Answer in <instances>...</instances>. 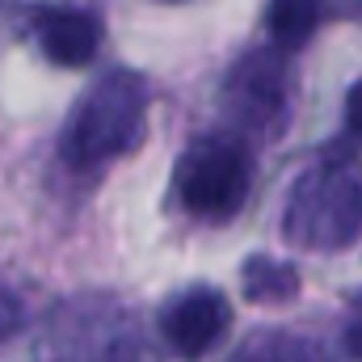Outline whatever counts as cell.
Returning a JSON list of instances; mask_svg holds the SVG:
<instances>
[{"instance_id": "6da1fadb", "label": "cell", "mask_w": 362, "mask_h": 362, "mask_svg": "<svg viewBox=\"0 0 362 362\" xmlns=\"http://www.w3.org/2000/svg\"><path fill=\"white\" fill-rule=\"evenodd\" d=\"M148 114V85L135 72H110L101 76L85 101L76 105L68 135H64V156L72 165H105L135 148Z\"/></svg>"}, {"instance_id": "7a4b0ae2", "label": "cell", "mask_w": 362, "mask_h": 362, "mask_svg": "<svg viewBox=\"0 0 362 362\" xmlns=\"http://www.w3.org/2000/svg\"><path fill=\"white\" fill-rule=\"evenodd\" d=\"M282 232L299 249H346L362 232V181L337 165L312 169L286 198Z\"/></svg>"}, {"instance_id": "3957f363", "label": "cell", "mask_w": 362, "mask_h": 362, "mask_svg": "<svg viewBox=\"0 0 362 362\" xmlns=\"http://www.w3.org/2000/svg\"><path fill=\"white\" fill-rule=\"evenodd\" d=\"M181 206L198 219H232L249 198V156L232 139H198L177 165Z\"/></svg>"}, {"instance_id": "277c9868", "label": "cell", "mask_w": 362, "mask_h": 362, "mask_svg": "<svg viewBox=\"0 0 362 362\" xmlns=\"http://www.w3.org/2000/svg\"><path fill=\"white\" fill-rule=\"evenodd\" d=\"M232 325V308L215 286H189L160 312V333L177 358H202Z\"/></svg>"}, {"instance_id": "5b68a950", "label": "cell", "mask_w": 362, "mask_h": 362, "mask_svg": "<svg viewBox=\"0 0 362 362\" xmlns=\"http://www.w3.org/2000/svg\"><path fill=\"white\" fill-rule=\"evenodd\" d=\"M97 38H101L97 21L89 13H76V8H51L38 21L42 55L59 68H85L97 55Z\"/></svg>"}, {"instance_id": "8992f818", "label": "cell", "mask_w": 362, "mask_h": 362, "mask_svg": "<svg viewBox=\"0 0 362 362\" xmlns=\"http://www.w3.org/2000/svg\"><path fill=\"white\" fill-rule=\"evenodd\" d=\"M320 13H325V0H270V13H266L270 38L286 51L303 47L320 25Z\"/></svg>"}, {"instance_id": "52a82bcc", "label": "cell", "mask_w": 362, "mask_h": 362, "mask_svg": "<svg viewBox=\"0 0 362 362\" xmlns=\"http://www.w3.org/2000/svg\"><path fill=\"white\" fill-rule=\"evenodd\" d=\"M240 286L253 303H286L299 291V274L274 257H249L240 270Z\"/></svg>"}, {"instance_id": "ba28073f", "label": "cell", "mask_w": 362, "mask_h": 362, "mask_svg": "<svg viewBox=\"0 0 362 362\" xmlns=\"http://www.w3.org/2000/svg\"><path fill=\"white\" fill-rule=\"evenodd\" d=\"M236 362H312V358H308L303 346H295L286 337H262V341H253Z\"/></svg>"}, {"instance_id": "9c48e42d", "label": "cell", "mask_w": 362, "mask_h": 362, "mask_svg": "<svg viewBox=\"0 0 362 362\" xmlns=\"http://www.w3.org/2000/svg\"><path fill=\"white\" fill-rule=\"evenodd\" d=\"M17 329H21V299L8 286H0V341L13 337Z\"/></svg>"}, {"instance_id": "30bf717a", "label": "cell", "mask_w": 362, "mask_h": 362, "mask_svg": "<svg viewBox=\"0 0 362 362\" xmlns=\"http://www.w3.org/2000/svg\"><path fill=\"white\" fill-rule=\"evenodd\" d=\"M346 350L362 358V291L354 295V308H350V320H346Z\"/></svg>"}, {"instance_id": "8fae6325", "label": "cell", "mask_w": 362, "mask_h": 362, "mask_svg": "<svg viewBox=\"0 0 362 362\" xmlns=\"http://www.w3.org/2000/svg\"><path fill=\"white\" fill-rule=\"evenodd\" d=\"M346 122H350L354 135H362V85L350 93V101H346Z\"/></svg>"}]
</instances>
